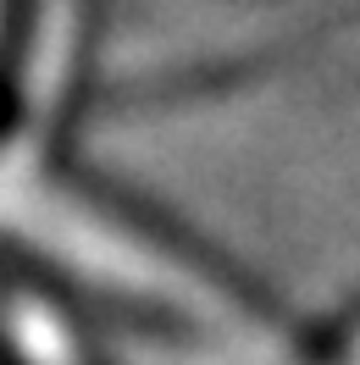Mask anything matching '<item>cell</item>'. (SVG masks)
I'll use <instances>...</instances> for the list:
<instances>
[{
    "label": "cell",
    "mask_w": 360,
    "mask_h": 365,
    "mask_svg": "<svg viewBox=\"0 0 360 365\" xmlns=\"http://www.w3.org/2000/svg\"><path fill=\"white\" fill-rule=\"evenodd\" d=\"M39 6L45 0H0V111L11 106L28 39H34V23H39Z\"/></svg>",
    "instance_id": "cell-1"
}]
</instances>
